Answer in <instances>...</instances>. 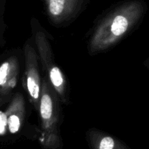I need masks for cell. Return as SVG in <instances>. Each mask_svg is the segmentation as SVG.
<instances>
[{
  "instance_id": "8992f818",
  "label": "cell",
  "mask_w": 149,
  "mask_h": 149,
  "mask_svg": "<svg viewBox=\"0 0 149 149\" xmlns=\"http://www.w3.org/2000/svg\"><path fill=\"white\" fill-rule=\"evenodd\" d=\"M26 116V106L23 96L17 93L13 97L5 113L7 128L10 133L15 134L20 130Z\"/></svg>"
},
{
  "instance_id": "277c9868",
  "label": "cell",
  "mask_w": 149,
  "mask_h": 149,
  "mask_svg": "<svg viewBox=\"0 0 149 149\" xmlns=\"http://www.w3.org/2000/svg\"><path fill=\"white\" fill-rule=\"evenodd\" d=\"M24 86L35 110L39 109L42 81L39 75L38 57L35 49L29 43L24 46Z\"/></svg>"
},
{
  "instance_id": "5b68a950",
  "label": "cell",
  "mask_w": 149,
  "mask_h": 149,
  "mask_svg": "<svg viewBox=\"0 0 149 149\" xmlns=\"http://www.w3.org/2000/svg\"><path fill=\"white\" fill-rule=\"evenodd\" d=\"M47 5L51 20L61 23L74 16L79 4L78 0H47Z\"/></svg>"
},
{
  "instance_id": "3957f363",
  "label": "cell",
  "mask_w": 149,
  "mask_h": 149,
  "mask_svg": "<svg viewBox=\"0 0 149 149\" xmlns=\"http://www.w3.org/2000/svg\"><path fill=\"white\" fill-rule=\"evenodd\" d=\"M35 42L39 51L40 61L43 70L47 73L49 84L55 90L58 97L64 103L68 100V87L67 81L63 73L56 65L51 49L50 44L45 33L37 31L35 35Z\"/></svg>"
},
{
  "instance_id": "6da1fadb",
  "label": "cell",
  "mask_w": 149,
  "mask_h": 149,
  "mask_svg": "<svg viewBox=\"0 0 149 149\" xmlns=\"http://www.w3.org/2000/svg\"><path fill=\"white\" fill-rule=\"evenodd\" d=\"M143 7L138 2H130L118 7L98 24L89 42L91 55L114 46L134 26L142 16Z\"/></svg>"
},
{
  "instance_id": "7a4b0ae2",
  "label": "cell",
  "mask_w": 149,
  "mask_h": 149,
  "mask_svg": "<svg viewBox=\"0 0 149 149\" xmlns=\"http://www.w3.org/2000/svg\"><path fill=\"white\" fill-rule=\"evenodd\" d=\"M42 127V143L45 148L56 149L61 145L59 136L60 106L58 96L48 79L41 84L39 109Z\"/></svg>"
},
{
  "instance_id": "ba28073f",
  "label": "cell",
  "mask_w": 149,
  "mask_h": 149,
  "mask_svg": "<svg viewBox=\"0 0 149 149\" xmlns=\"http://www.w3.org/2000/svg\"><path fill=\"white\" fill-rule=\"evenodd\" d=\"M86 138L91 149H130L116 138L96 129L89 130Z\"/></svg>"
},
{
  "instance_id": "52a82bcc",
  "label": "cell",
  "mask_w": 149,
  "mask_h": 149,
  "mask_svg": "<svg viewBox=\"0 0 149 149\" xmlns=\"http://www.w3.org/2000/svg\"><path fill=\"white\" fill-rule=\"evenodd\" d=\"M19 75V63L17 57L7 58L0 65V93L8 94L16 86Z\"/></svg>"
}]
</instances>
